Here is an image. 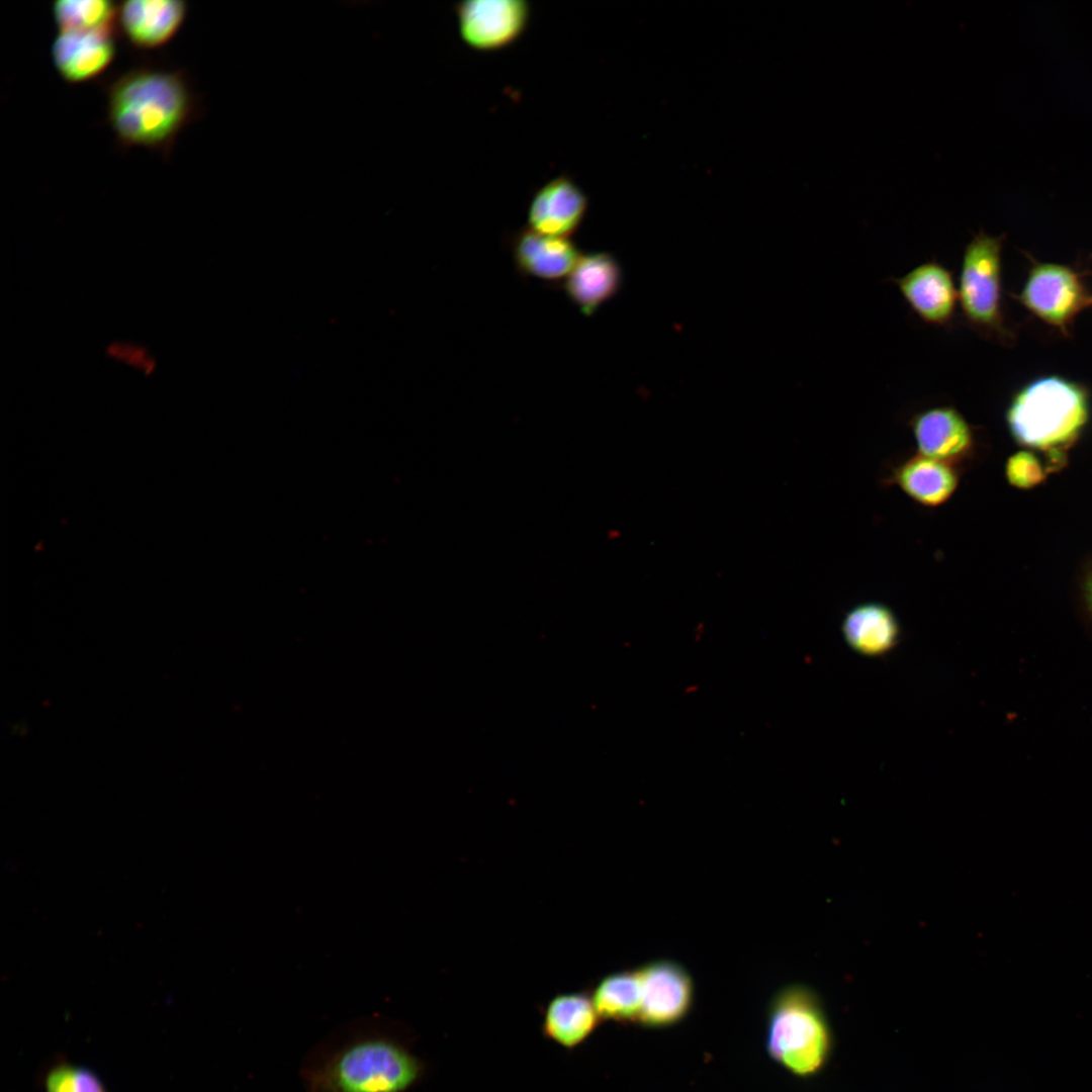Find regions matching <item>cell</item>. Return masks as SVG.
Here are the masks:
<instances>
[{
	"mask_svg": "<svg viewBox=\"0 0 1092 1092\" xmlns=\"http://www.w3.org/2000/svg\"><path fill=\"white\" fill-rule=\"evenodd\" d=\"M117 11L109 0H59L52 5L59 31L113 30Z\"/></svg>",
	"mask_w": 1092,
	"mask_h": 1092,
	"instance_id": "ffe728a7",
	"label": "cell"
},
{
	"mask_svg": "<svg viewBox=\"0 0 1092 1092\" xmlns=\"http://www.w3.org/2000/svg\"><path fill=\"white\" fill-rule=\"evenodd\" d=\"M908 426L919 454L962 468L976 448L972 425L952 405H934L913 415Z\"/></svg>",
	"mask_w": 1092,
	"mask_h": 1092,
	"instance_id": "9c48e42d",
	"label": "cell"
},
{
	"mask_svg": "<svg viewBox=\"0 0 1092 1092\" xmlns=\"http://www.w3.org/2000/svg\"><path fill=\"white\" fill-rule=\"evenodd\" d=\"M765 1050L771 1060L806 1077L824 1064L830 1046L828 1025L815 992L802 984L780 988L765 1018Z\"/></svg>",
	"mask_w": 1092,
	"mask_h": 1092,
	"instance_id": "277c9868",
	"label": "cell"
},
{
	"mask_svg": "<svg viewBox=\"0 0 1092 1092\" xmlns=\"http://www.w3.org/2000/svg\"><path fill=\"white\" fill-rule=\"evenodd\" d=\"M1029 259L1031 265L1021 291L1009 295L1064 337H1071L1078 313L1092 306L1085 272L1068 265Z\"/></svg>",
	"mask_w": 1092,
	"mask_h": 1092,
	"instance_id": "8992f818",
	"label": "cell"
},
{
	"mask_svg": "<svg viewBox=\"0 0 1092 1092\" xmlns=\"http://www.w3.org/2000/svg\"><path fill=\"white\" fill-rule=\"evenodd\" d=\"M194 108V96L180 72L135 68L107 89V118L120 144L164 155L192 119Z\"/></svg>",
	"mask_w": 1092,
	"mask_h": 1092,
	"instance_id": "6da1fadb",
	"label": "cell"
},
{
	"mask_svg": "<svg viewBox=\"0 0 1092 1092\" xmlns=\"http://www.w3.org/2000/svg\"><path fill=\"white\" fill-rule=\"evenodd\" d=\"M186 13L187 3L181 0H128L118 6L116 19L134 47L150 50L167 43Z\"/></svg>",
	"mask_w": 1092,
	"mask_h": 1092,
	"instance_id": "9a60e30c",
	"label": "cell"
},
{
	"mask_svg": "<svg viewBox=\"0 0 1092 1092\" xmlns=\"http://www.w3.org/2000/svg\"><path fill=\"white\" fill-rule=\"evenodd\" d=\"M454 10L462 40L478 51L512 44L524 33L531 13L527 0H464Z\"/></svg>",
	"mask_w": 1092,
	"mask_h": 1092,
	"instance_id": "ba28073f",
	"label": "cell"
},
{
	"mask_svg": "<svg viewBox=\"0 0 1092 1092\" xmlns=\"http://www.w3.org/2000/svg\"><path fill=\"white\" fill-rule=\"evenodd\" d=\"M892 280L922 322L943 329L952 325L959 305L958 287L944 265L927 261Z\"/></svg>",
	"mask_w": 1092,
	"mask_h": 1092,
	"instance_id": "30bf717a",
	"label": "cell"
},
{
	"mask_svg": "<svg viewBox=\"0 0 1092 1092\" xmlns=\"http://www.w3.org/2000/svg\"><path fill=\"white\" fill-rule=\"evenodd\" d=\"M424 1065L395 1038L357 1035L309 1060L301 1069L306 1092H406Z\"/></svg>",
	"mask_w": 1092,
	"mask_h": 1092,
	"instance_id": "7a4b0ae2",
	"label": "cell"
},
{
	"mask_svg": "<svg viewBox=\"0 0 1092 1092\" xmlns=\"http://www.w3.org/2000/svg\"><path fill=\"white\" fill-rule=\"evenodd\" d=\"M623 273L617 259L606 252L581 254L563 280L568 299L586 316L620 290Z\"/></svg>",
	"mask_w": 1092,
	"mask_h": 1092,
	"instance_id": "2e32d148",
	"label": "cell"
},
{
	"mask_svg": "<svg viewBox=\"0 0 1092 1092\" xmlns=\"http://www.w3.org/2000/svg\"><path fill=\"white\" fill-rule=\"evenodd\" d=\"M600 1021L590 995L583 992L562 993L547 1003L542 1033L554 1043L573 1050L595 1032Z\"/></svg>",
	"mask_w": 1092,
	"mask_h": 1092,
	"instance_id": "e0dca14e",
	"label": "cell"
},
{
	"mask_svg": "<svg viewBox=\"0 0 1092 1092\" xmlns=\"http://www.w3.org/2000/svg\"><path fill=\"white\" fill-rule=\"evenodd\" d=\"M961 476V467L917 453L896 464L887 483L922 507L938 508L953 496Z\"/></svg>",
	"mask_w": 1092,
	"mask_h": 1092,
	"instance_id": "4fadbf2b",
	"label": "cell"
},
{
	"mask_svg": "<svg viewBox=\"0 0 1092 1092\" xmlns=\"http://www.w3.org/2000/svg\"><path fill=\"white\" fill-rule=\"evenodd\" d=\"M588 200L568 176L560 175L534 194L528 209V228L538 234L569 239L586 213Z\"/></svg>",
	"mask_w": 1092,
	"mask_h": 1092,
	"instance_id": "8fae6325",
	"label": "cell"
},
{
	"mask_svg": "<svg viewBox=\"0 0 1092 1092\" xmlns=\"http://www.w3.org/2000/svg\"><path fill=\"white\" fill-rule=\"evenodd\" d=\"M590 997L601 1020L637 1023L642 998L637 968L606 975L598 982Z\"/></svg>",
	"mask_w": 1092,
	"mask_h": 1092,
	"instance_id": "d6986e66",
	"label": "cell"
},
{
	"mask_svg": "<svg viewBox=\"0 0 1092 1092\" xmlns=\"http://www.w3.org/2000/svg\"><path fill=\"white\" fill-rule=\"evenodd\" d=\"M1090 417V393L1081 382L1044 375L1020 387L1005 413L1011 437L1020 445L1065 458Z\"/></svg>",
	"mask_w": 1092,
	"mask_h": 1092,
	"instance_id": "3957f363",
	"label": "cell"
},
{
	"mask_svg": "<svg viewBox=\"0 0 1092 1092\" xmlns=\"http://www.w3.org/2000/svg\"><path fill=\"white\" fill-rule=\"evenodd\" d=\"M113 30L59 31L51 55L59 75L83 83L100 75L115 57Z\"/></svg>",
	"mask_w": 1092,
	"mask_h": 1092,
	"instance_id": "7c38bea8",
	"label": "cell"
},
{
	"mask_svg": "<svg viewBox=\"0 0 1092 1092\" xmlns=\"http://www.w3.org/2000/svg\"><path fill=\"white\" fill-rule=\"evenodd\" d=\"M1084 596L1087 607L1092 614V572L1086 578L1084 585Z\"/></svg>",
	"mask_w": 1092,
	"mask_h": 1092,
	"instance_id": "603a6c76",
	"label": "cell"
},
{
	"mask_svg": "<svg viewBox=\"0 0 1092 1092\" xmlns=\"http://www.w3.org/2000/svg\"><path fill=\"white\" fill-rule=\"evenodd\" d=\"M641 982V1007L637 1023L646 1028L678 1024L695 1002V981L679 962L660 958L637 968Z\"/></svg>",
	"mask_w": 1092,
	"mask_h": 1092,
	"instance_id": "52a82bcc",
	"label": "cell"
},
{
	"mask_svg": "<svg viewBox=\"0 0 1092 1092\" xmlns=\"http://www.w3.org/2000/svg\"><path fill=\"white\" fill-rule=\"evenodd\" d=\"M1005 235L993 237L981 231L965 248L959 276V305L965 323L980 336L1012 347L1015 331L1003 307L1002 247Z\"/></svg>",
	"mask_w": 1092,
	"mask_h": 1092,
	"instance_id": "5b68a950",
	"label": "cell"
},
{
	"mask_svg": "<svg viewBox=\"0 0 1092 1092\" xmlns=\"http://www.w3.org/2000/svg\"><path fill=\"white\" fill-rule=\"evenodd\" d=\"M512 257L520 275L545 281H563L581 256L569 239L538 234L528 226L511 241Z\"/></svg>",
	"mask_w": 1092,
	"mask_h": 1092,
	"instance_id": "5bb4252c",
	"label": "cell"
},
{
	"mask_svg": "<svg viewBox=\"0 0 1092 1092\" xmlns=\"http://www.w3.org/2000/svg\"><path fill=\"white\" fill-rule=\"evenodd\" d=\"M1062 464V461L1050 456L1043 461L1035 450H1021L1007 459L1004 473L1010 485L1029 489L1042 483L1048 474Z\"/></svg>",
	"mask_w": 1092,
	"mask_h": 1092,
	"instance_id": "44dd1931",
	"label": "cell"
},
{
	"mask_svg": "<svg viewBox=\"0 0 1092 1092\" xmlns=\"http://www.w3.org/2000/svg\"><path fill=\"white\" fill-rule=\"evenodd\" d=\"M842 635L848 645L863 655H881L897 643L899 623L893 611L878 602L850 609L842 621Z\"/></svg>",
	"mask_w": 1092,
	"mask_h": 1092,
	"instance_id": "ac0fdd59",
	"label": "cell"
},
{
	"mask_svg": "<svg viewBox=\"0 0 1092 1092\" xmlns=\"http://www.w3.org/2000/svg\"><path fill=\"white\" fill-rule=\"evenodd\" d=\"M44 1088L47 1092H109L92 1070L67 1062L49 1070Z\"/></svg>",
	"mask_w": 1092,
	"mask_h": 1092,
	"instance_id": "7402d4cb",
	"label": "cell"
}]
</instances>
